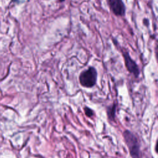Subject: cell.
Returning <instances> with one entry per match:
<instances>
[{"label": "cell", "instance_id": "obj_1", "mask_svg": "<svg viewBox=\"0 0 158 158\" xmlns=\"http://www.w3.org/2000/svg\"><path fill=\"white\" fill-rule=\"evenodd\" d=\"M97 71L93 67H89L83 71L79 76V81L81 86L85 88H92L96 83Z\"/></svg>", "mask_w": 158, "mask_h": 158}, {"label": "cell", "instance_id": "obj_2", "mask_svg": "<svg viewBox=\"0 0 158 158\" xmlns=\"http://www.w3.org/2000/svg\"><path fill=\"white\" fill-rule=\"evenodd\" d=\"M123 136L132 158H139V145L137 138L128 130L123 132Z\"/></svg>", "mask_w": 158, "mask_h": 158}, {"label": "cell", "instance_id": "obj_3", "mask_svg": "<svg viewBox=\"0 0 158 158\" xmlns=\"http://www.w3.org/2000/svg\"><path fill=\"white\" fill-rule=\"evenodd\" d=\"M123 56L125 61V65L127 70L130 73L133 74L135 77H138L139 75V70L136 63L131 58L128 52H123Z\"/></svg>", "mask_w": 158, "mask_h": 158}, {"label": "cell", "instance_id": "obj_4", "mask_svg": "<svg viewBox=\"0 0 158 158\" xmlns=\"http://www.w3.org/2000/svg\"><path fill=\"white\" fill-rule=\"evenodd\" d=\"M112 12L117 16H123L125 13V6L122 0H108Z\"/></svg>", "mask_w": 158, "mask_h": 158}, {"label": "cell", "instance_id": "obj_5", "mask_svg": "<svg viewBox=\"0 0 158 158\" xmlns=\"http://www.w3.org/2000/svg\"><path fill=\"white\" fill-rule=\"evenodd\" d=\"M116 110L115 104H113L112 106L109 107L107 109V115L110 120H114L115 118V114Z\"/></svg>", "mask_w": 158, "mask_h": 158}, {"label": "cell", "instance_id": "obj_6", "mask_svg": "<svg viewBox=\"0 0 158 158\" xmlns=\"http://www.w3.org/2000/svg\"><path fill=\"white\" fill-rule=\"evenodd\" d=\"M84 110H85V114L89 117H91L93 115V111L89 107H85L84 108Z\"/></svg>", "mask_w": 158, "mask_h": 158}]
</instances>
